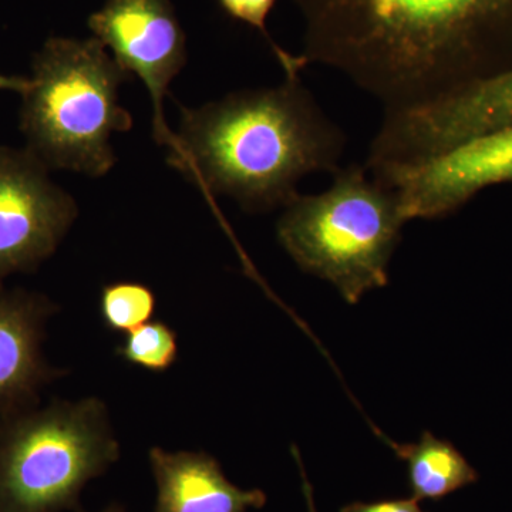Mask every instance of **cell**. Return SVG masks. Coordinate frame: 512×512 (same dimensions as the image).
I'll return each mask as SVG.
<instances>
[{"label": "cell", "instance_id": "7c38bea8", "mask_svg": "<svg viewBox=\"0 0 512 512\" xmlns=\"http://www.w3.org/2000/svg\"><path fill=\"white\" fill-rule=\"evenodd\" d=\"M390 446L407 463L410 488L417 501L440 500L478 480L477 471L463 454L430 431H424L417 443Z\"/></svg>", "mask_w": 512, "mask_h": 512}, {"label": "cell", "instance_id": "3957f363", "mask_svg": "<svg viewBox=\"0 0 512 512\" xmlns=\"http://www.w3.org/2000/svg\"><path fill=\"white\" fill-rule=\"evenodd\" d=\"M131 79L99 40L52 37L33 59V76L20 110L28 150L47 168L101 177L116 164L113 133L133 117L119 104Z\"/></svg>", "mask_w": 512, "mask_h": 512}, {"label": "cell", "instance_id": "9c48e42d", "mask_svg": "<svg viewBox=\"0 0 512 512\" xmlns=\"http://www.w3.org/2000/svg\"><path fill=\"white\" fill-rule=\"evenodd\" d=\"M89 28L121 69L146 84L153 101L154 137L161 146H173L163 101L187 63V46L170 0H107L90 16Z\"/></svg>", "mask_w": 512, "mask_h": 512}, {"label": "cell", "instance_id": "5b68a950", "mask_svg": "<svg viewBox=\"0 0 512 512\" xmlns=\"http://www.w3.org/2000/svg\"><path fill=\"white\" fill-rule=\"evenodd\" d=\"M119 458L99 397L0 416V512H86L84 485Z\"/></svg>", "mask_w": 512, "mask_h": 512}, {"label": "cell", "instance_id": "ac0fdd59", "mask_svg": "<svg viewBox=\"0 0 512 512\" xmlns=\"http://www.w3.org/2000/svg\"><path fill=\"white\" fill-rule=\"evenodd\" d=\"M103 512H127V511L124 510V508L121 507L120 504L114 503V504H110L109 507H107L106 510H104Z\"/></svg>", "mask_w": 512, "mask_h": 512}, {"label": "cell", "instance_id": "8992f818", "mask_svg": "<svg viewBox=\"0 0 512 512\" xmlns=\"http://www.w3.org/2000/svg\"><path fill=\"white\" fill-rule=\"evenodd\" d=\"M367 170L396 191L407 221L444 218L485 188L512 183V124L468 138L420 163Z\"/></svg>", "mask_w": 512, "mask_h": 512}, {"label": "cell", "instance_id": "e0dca14e", "mask_svg": "<svg viewBox=\"0 0 512 512\" xmlns=\"http://www.w3.org/2000/svg\"><path fill=\"white\" fill-rule=\"evenodd\" d=\"M30 84V79L18 76H3L0 74V90H10V92L25 93Z\"/></svg>", "mask_w": 512, "mask_h": 512}, {"label": "cell", "instance_id": "6da1fadb", "mask_svg": "<svg viewBox=\"0 0 512 512\" xmlns=\"http://www.w3.org/2000/svg\"><path fill=\"white\" fill-rule=\"evenodd\" d=\"M301 59L382 103L416 109L512 67V0H293Z\"/></svg>", "mask_w": 512, "mask_h": 512}, {"label": "cell", "instance_id": "7a4b0ae2", "mask_svg": "<svg viewBox=\"0 0 512 512\" xmlns=\"http://www.w3.org/2000/svg\"><path fill=\"white\" fill-rule=\"evenodd\" d=\"M345 150L342 128L292 74L272 89L181 107L168 163L205 192L228 195L259 214L295 200L306 175L335 174Z\"/></svg>", "mask_w": 512, "mask_h": 512}, {"label": "cell", "instance_id": "30bf717a", "mask_svg": "<svg viewBox=\"0 0 512 512\" xmlns=\"http://www.w3.org/2000/svg\"><path fill=\"white\" fill-rule=\"evenodd\" d=\"M59 309L43 293L0 289V416L39 406L43 387L69 373L43 353L47 322Z\"/></svg>", "mask_w": 512, "mask_h": 512}, {"label": "cell", "instance_id": "9a60e30c", "mask_svg": "<svg viewBox=\"0 0 512 512\" xmlns=\"http://www.w3.org/2000/svg\"><path fill=\"white\" fill-rule=\"evenodd\" d=\"M218 3L229 18L245 23L249 28L255 29L265 37L266 43L271 46L272 52L275 53L276 59L284 69L285 76L301 74L306 67L301 56H293L276 45L266 28V20H268L269 13L275 8L276 0H218Z\"/></svg>", "mask_w": 512, "mask_h": 512}, {"label": "cell", "instance_id": "2e32d148", "mask_svg": "<svg viewBox=\"0 0 512 512\" xmlns=\"http://www.w3.org/2000/svg\"><path fill=\"white\" fill-rule=\"evenodd\" d=\"M340 512H424L416 498L406 500H384L377 503H352L345 505Z\"/></svg>", "mask_w": 512, "mask_h": 512}, {"label": "cell", "instance_id": "277c9868", "mask_svg": "<svg viewBox=\"0 0 512 512\" xmlns=\"http://www.w3.org/2000/svg\"><path fill=\"white\" fill-rule=\"evenodd\" d=\"M406 222L396 191L366 165L349 164L333 174L328 190L289 202L276 235L303 272L355 305L389 285V262Z\"/></svg>", "mask_w": 512, "mask_h": 512}, {"label": "cell", "instance_id": "ba28073f", "mask_svg": "<svg viewBox=\"0 0 512 512\" xmlns=\"http://www.w3.org/2000/svg\"><path fill=\"white\" fill-rule=\"evenodd\" d=\"M511 124L512 67L424 106L387 114L377 143L387 160L413 164Z\"/></svg>", "mask_w": 512, "mask_h": 512}, {"label": "cell", "instance_id": "8fae6325", "mask_svg": "<svg viewBox=\"0 0 512 512\" xmlns=\"http://www.w3.org/2000/svg\"><path fill=\"white\" fill-rule=\"evenodd\" d=\"M157 484L156 512H247L262 508V490H242L207 453L153 447L148 453Z\"/></svg>", "mask_w": 512, "mask_h": 512}, {"label": "cell", "instance_id": "52a82bcc", "mask_svg": "<svg viewBox=\"0 0 512 512\" xmlns=\"http://www.w3.org/2000/svg\"><path fill=\"white\" fill-rule=\"evenodd\" d=\"M47 171L28 148L0 147V289L8 276L35 272L55 254L79 214Z\"/></svg>", "mask_w": 512, "mask_h": 512}, {"label": "cell", "instance_id": "5bb4252c", "mask_svg": "<svg viewBox=\"0 0 512 512\" xmlns=\"http://www.w3.org/2000/svg\"><path fill=\"white\" fill-rule=\"evenodd\" d=\"M178 336L167 323L156 320L131 330L116 348V355L127 365L153 373H164L177 362Z\"/></svg>", "mask_w": 512, "mask_h": 512}, {"label": "cell", "instance_id": "4fadbf2b", "mask_svg": "<svg viewBox=\"0 0 512 512\" xmlns=\"http://www.w3.org/2000/svg\"><path fill=\"white\" fill-rule=\"evenodd\" d=\"M99 311L109 332L130 333L154 318L157 296L150 286L140 282H113L101 289Z\"/></svg>", "mask_w": 512, "mask_h": 512}]
</instances>
